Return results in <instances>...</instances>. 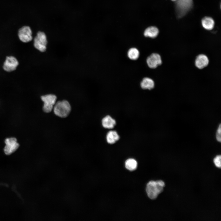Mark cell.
I'll return each mask as SVG.
<instances>
[{"mask_svg":"<svg viewBox=\"0 0 221 221\" xmlns=\"http://www.w3.org/2000/svg\"><path fill=\"white\" fill-rule=\"evenodd\" d=\"M107 141L109 144H112L115 142L119 139V137L115 131H110L107 135Z\"/></svg>","mask_w":221,"mask_h":221,"instance_id":"16","label":"cell"},{"mask_svg":"<svg viewBox=\"0 0 221 221\" xmlns=\"http://www.w3.org/2000/svg\"><path fill=\"white\" fill-rule=\"evenodd\" d=\"M171 0L172 1H175H175H176L177 0Z\"/></svg>","mask_w":221,"mask_h":221,"instance_id":"20","label":"cell"},{"mask_svg":"<svg viewBox=\"0 0 221 221\" xmlns=\"http://www.w3.org/2000/svg\"><path fill=\"white\" fill-rule=\"evenodd\" d=\"M221 125L220 124L216 132V138L217 140L220 142L221 141Z\"/></svg>","mask_w":221,"mask_h":221,"instance_id":"19","label":"cell"},{"mask_svg":"<svg viewBox=\"0 0 221 221\" xmlns=\"http://www.w3.org/2000/svg\"><path fill=\"white\" fill-rule=\"evenodd\" d=\"M47 41L44 33L39 31L37 34L34 40V45L35 48L41 52H45L46 49Z\"/></svg>","mask_w":221,"mask_h":221,"instance_id":"5","label":"cell"},{"mask_svg":"<svg viewBox=\"0 0 221 221\" xmlns=\"http://www.w3.org/2000/svg\"><path fill=\"white\" fill-rule=\"evenodd\" d=\"M201 23L202 26L205 29L211 30L214 28L215 22L211 17H205L202 19Z\"/></svg>","mask_w":221,"mask_h":221,"instance_id":"12","label":"cell"},{"mask_svg":"<svg viewBox=\"0 0 221 221\" xmlns=\"http://www.w3.org/2000/svg\"><path fill=\"white\" fill-rule=\"evenodd\" d=\"M146 62L149 68L151 69H155L161 64L162 61L161 57L159 54L153 53L147 57Z\"/></svg>","mask_w":221,"mask_h":221,"instance_id":"7","label":"cell"},{"mask_svg":"<svg viewBox=\"0 0 221 221\" xmlns=\"http://www.w3.org/2000/svg\"><path fill=\"white\" fill-rule=\"evenodd\" d=\"M140 85L141 88L143 89L151 90L154 88L155 83L152 79L145 77L142 79L140 82Z\"/></svg>","mask_w":221,"mask_h":221,"instance_id":"11","label":"cell"},{"mask_svg":"<svg viewBox=\"0 0 221 221\" xmlns=\"http://www.w3.org/2000/svg\"><path fill=\"white\" fill-rule=\"evenodd\" d=\"M159 31L157 28L155 26H151L147 28L144 33V36L146 37L155 38L157 37Z\"/></svg>","mask_w":221,"mask_h":221,"instance_id":"13","label":"cell"},{"mask_svg":"<svg viewBox=\"0 0 221 221\" xmlns=\"http://www.w3.org/2000/svg\"><path fill=\"white\" fill-rule=\"evenodd\" d=\"M221 156L220 155H217L213 159V162L215 166L219 168L221 167Z\"/></svg>","mask_w":221,"mask_h":221,"instance_id":"18","label":"cell"},{"mask_svg":"<svg viewBox=\"0 0 221 221\" xmlns=\"http://www.w3.org/2000/svg\"><path fill=\"white\" fill-rule=\"evenodd\" d=\"M41 99L44 102L43 107L44 111L47 113L51 112L56 103V96L53 94H47L42 96Z\"/></svg>","mask_w":221,"mask_h":221,"instance_id":"4","label":"cell"},{"mask_svg":"<svg viewBox=\"0 0 221 221\" xmlns=\"http://www.w3.org/2000/svg\"><path fill=\"white\" fill-rule=\"evenodd\" d=\"M209 60L207 57L204 54L198 55L195 60V65L198 68L202 69L207 66Z\"/></svg>","mask_w":221,"mask_h":221,"instance_id":"10","label":"cell"},{"mask_svg":"<svg viewBox=\"0 0 221 221\" xmlns=\"http://www.w3.org/2000/svg\"><path fill=\"white\" fill-rule=\"evenodd\" d=\"M102 124L105 128L110 129L114 127L116 124V122L110 116L107 115L103 119Z\"/></svg>","mask_w":221,"mask_h":221,"instance_id":"14","label":"cell"},{"mask_svg":"<svg viewBox=\"0 0 221 221\" xmlns=\"http://www.w3.org/2000/svg\"><path fill=\"white\" fill-rule=\"evenodd\" d=\"M165 183L162 180H151L147 184L146 191L148 197L151 199L154 200L163 191Z\"/></svg>","mask_w":221,"mask_h":221,"instance_id":"1","label":"cell"},{"mask_svg":"<svg viewBox=\"0 0 221 221\" xmlns=\"http://www.w3.org/2000/svg\"><path fill=\"white\" fill-rule=\"evenodd\" d=\"M137 161L133 158H130L127 160L125 162L126 168L131 171L136 169L137 167Z\"/></svg>","mask_w":221,"mask_h":221,"instance_id":"17","label":"cell"},{"mask_svg":"<svg viewBox=\"0 0 221 221\" xmlns=\"http://www.w3.org/2000/svg\"><path fill=\"white\" fill-rule=\"evenodd\" d=\"M6 145L4 150L5 153L9 155L15 152L18 148L19 145L14 138H8L5 140Z\"/></svg>","mask_w":221,"mask_h":221,"instance_id":"6","label":"cell"},{"mask_svg":"<svg viewBox=\"0 0 221 221\" xmlns=\"http://www.w3.org/2000/svg\"><path fill=\"white\" fill-rule=\"evenodd\" d=\"M192 0H177L175 1V8L177 17L181 18L191 9Z\"/></svg>","mask_w":221,"mask_h":221,"instance_id":"3","label":"cell"},{"mask_svg":"<svg viewBox=\"0 0 221 221\" xmlns=\"http://www.w3.org/2000/svg\"><path fill=\"white\" fill-rule=\"evenodd\" d=\"M127 56L130 60H135L139 58L140 56V52L136 48L132 47L128 50L127 52Z\"/></svg>","mask_w":221,"mask_h":221,"instance_id":"15","label":"cell"},{"mask_svg":"<svg viewBox=\"0 0 221 221\" xmlns=\"http://www.w3.org/2000/svg\"><path fill=\"white\" fill-rule=\"evenodd\" d=\"M18 64L16 58L13 56H8L6 58L3 68L6 71L10 72L15 70Z\"/></svg>","mask_w":221,"mask_h":221,"instance_id":"9","label":"cell"},{"mask_svg":"<svg viewBox=\"0 0 221 221\" xmlns=\"http://www.w3.org/2000/svg\"><path fill=\"white\" fill-rule=\"evenodd\" d=\"M53 111L56 115L61 118L67 117L71 111V107L67 100H63L56 103L53 107Z\"/></svg>","mask_w":221,"mask_h":221,"instance_id":"2","label":"cell"},{"mask_svg":"<svg viewBox=\"0 0 221 221\" xmlns=\"http://www.w3.org/2000/svg\"><path fill=\"white\" fill-rule=\"evenodd\" d=\"M20 40L25 43L30 41L32 39V32L29 26H24L20 28L18 32Z\"/></svg>","mask_w":221,"mask_h":221,"instance_id":"8","label":"cell"}]
</instances>
